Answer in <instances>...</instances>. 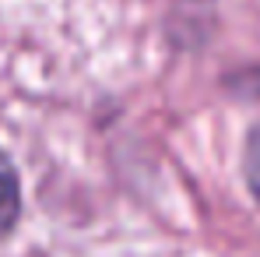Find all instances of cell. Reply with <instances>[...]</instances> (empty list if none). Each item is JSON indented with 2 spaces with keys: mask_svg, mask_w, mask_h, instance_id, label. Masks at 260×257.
Here are the masks:
<instances>
[{
  "mask_svg": "<svg viewBox=\"0 0 260 257\" xmlns=\"http://www.w3.org/2000/svg\"><path fill=\"white\" fill-rule=\"evenodd\" d=\"M243 183L250 190V197L260 208V124L246 130V145H243Z\"/></svg>",
  "mask_w": 260,
  "mask_h": 257,
  "instance_id": "cell-2",
  "label": "cell"
},
{
  "mask_svg": "<svg viewBox=\"0 0 260 257\" xmlns=\"http://www.w3.org/2000/svg\"><path fill=\"white\" fill-rule=\"evenodd\" d=\"M21 176H18V166L14 159L0 148V240L14 233V225L21 222Z\"/></svg>",
  "mask_w": 260,
  "mask_h": 257,
  "instance_id": "cell-1",
  "label": "cell"
}]
</instances>
